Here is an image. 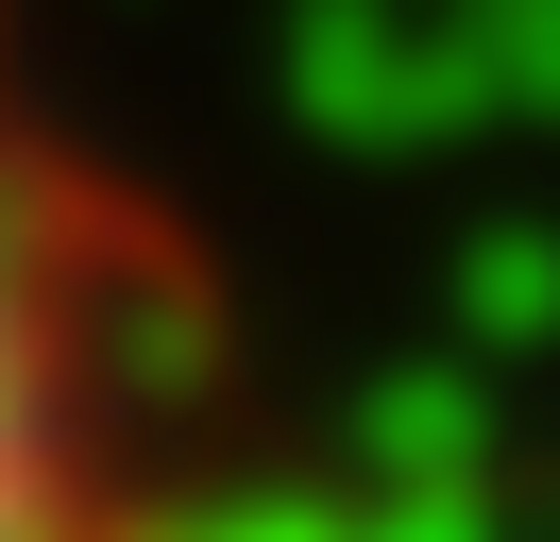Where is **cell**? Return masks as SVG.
<instances>
[{"instance_id":"obj_1","label":"cell","mask_w":560,"mask_h":542,"mask_svg":"<svg viewBox=\"0 0 560 542\" xmlns=\"http://www.w3.org/2000/svg\"><path fill=\"white\" fill-rule=\"evenodd\" d=\"M205 271L171 221L0 119V542H221Z\"/></svg>"}]
</instances>
